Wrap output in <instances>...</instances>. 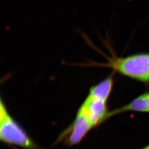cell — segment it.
Listing matches in <instances>:
<instances>
[{"instance_id":"6da1fadb","label":"cell","mask_w":149,"mask_h":149,"mask_svg":"<svg viewBox=\"0 0 149 149\" xmlns=\"http://www.w3.org/2000/svg\"><path fill=\"white\" fill-rule=\"evenodd\" d=\"M113 85V77L111 74L91 88L74 122L63 135L68 144L79 143L92 128L109 118L107 101Z\"/></svg>"},{"instance_id":"5b68a950","label":"cell","mask_w":149,"mask_h":149,"mask_svg":"<svg viewBox=\"0 0 149 149\" xmlns=\"http://www.w3.org/2000/svg\"><path fill=\"white\" fill-rule=\"evenodd\" d=\"M140 149H149V144L148 145H146V146H145L143 148Z\"/></svg>"},{"instance_id":"7a4b0ae2","label":"cell","mask_w":149,"mask_h":149,"mask_svg":"<svg viewBox=\"0 0 149 149\" xmlns=\"http://www.w3.org/2000/svg\"><path fill=\"white\" fill-rule=\"evenodd\" d=\"M104 66L129 78L149 83V53H140L110 59Z\"/></svg>"},{"instance_id":"3957f363","label":"cell","mask_w":149,"mask_h":149,"mask_svg":"<svg viewBox=\"0 0 149 149\" xmlns=\"http://www.w3.org/2000/svg\"><path fill=\"white\" fill-rule=\"evenodd\" d=\"M0 139L6 144L27 149H39L8 111L3 100L0 103Z\"/></svg>"},{"instance_id":"277c9868","label":"cell","mask_w":149,"mask_h":149,"mask_svg":"<svg viewBox=\"0 0 149 149\" xmlns=\"http://www.w3.org/2000/svg\"><path fill=\"white\" fill-rule=\"evenodd\" d=\"M146 96H147V98H148V102H149V92H146Z\"/></svg>"}]
</instances>
